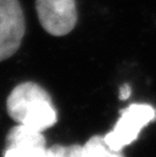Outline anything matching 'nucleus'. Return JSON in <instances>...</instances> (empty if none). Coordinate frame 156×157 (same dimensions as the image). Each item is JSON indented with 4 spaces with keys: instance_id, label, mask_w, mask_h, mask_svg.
<instances>
[{
    "instance_id": "7",
    "label": "nucleus",
    "mask_w": 156,
    "mask_h": 157,
    "mask_svg": "<svg viewBox=\"0 0 156 157\" xmlns=\"http://www.w3.org/2000/svg\"><path fill=\"white\" fill-rule=\"evenodd\" d=\"M49 157H85L84 147L80 145H54L48 148Z\"/></svg>"
},
{
    "instance_id": "8",
    "label": "nucleus",
    "mask_w": 156,
    "mask_h": 157,
    "mask_svg": "<svg viewBox=\"0 0 156 157\" xmlns=\"http://www.w3.org/2000/svg\"><path fill=\"white\" fill-rule=\"evenodd\" d=\"M131 92H132L131 86L129 84H124L120 88V92H119V98L122 99V101H126V99H128L129 98H130Z\"/></svg>"
},
{
    "instance_id": "1",
    "label": "nucleus",
    "mask_w": 156,
    "mask_h": 157,
    "mask_svg": "<svg viewBox=\"0 0 156 157\" xmlns=\"http://www.w3.org/2000/svg\"><path fill=\"white\" fill-rule=\"evenodd\" d=\"M9 117L17 124L45 131L57 123V111L51 96L38 83L26 81L16 85L7 98Z\"/></svg>"
},
{
    "instance_id": "5",
    "label": "nucleus",
    "mask_w": 156,
    "mask_h": 157,
    "mask_svg": "<svg viewBox=\"0 0 156 157\" xmlns=\"http://www.w3.org/2000/svg\"><path fill=\"white\" fill-rule=\"evenodd\" d=\"M3 157H49L44 135L34 128L17 124L6 136Z\"/></svg>"
},
{
    "instance_id": "3",
    "label": "nucleus",
    "mask_w": 156,
    "mask_h": 157,
    "mask_svg": "<svg viewBox=\"0 0 156 157\" xmlns=\"http://www.w3.org/2000/svg\"><path fill=\"white\" fill-rule=\"evenodd\" d=\"M36 10L43 29L52 36L68 35L77 23L75 0H36Z\"/></svg>"
},
{
    "instance_id": "6",
    "label": "nucleus",
    "mask_w": 156,
    "mask_h": 157,
    "mask_svg": "<svg viewBox=\"0 0 156 157\" xmlns=\"http://www.w3.org/2000/svg\"><path fill=\"white\" fill-rule=\"evenodd\" d=\"M85 157H124L121 151L109 148L102 136H93L83 145Z\"/></svg>"
},
{
    "instance_id": "2",
    "label": "nucleus",
    "mask_w": 156,
    "mask_h": 157,
    "mask_svg": "<svg viewBox=\"0 0 156 157\" xmlns=\"http://www.w3.org/2000/svg\"><path fill=\"white\" fill-rule=\"evenodd\" d=\"M156 120V109L147 103H132L120 112L114 129L104 136L109 148L122 151L139 137L141 130Z\"/></svg>"
},
{
    "instance_id": "4",
    "label": "nucleus",
    "mask_w": 156,
    "mask_h": 157,
    "mask_svg": "<svg viewBox=\"0 0 156 157\" xmlns=\"http://www.w3.org/2000/svg\"><path fill=\"white\" fill-rule=\"evenodd\" d=\"M25 33L24 11L18 0H0V62L17 52Z\"/></svg>"
}]
</instances>
